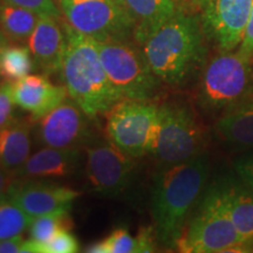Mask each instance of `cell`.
Instances as JSON below:
<instances>
[{
    "instance_id": "9",
    "label": "cell",
    "mask_w": 253,
    "mask_h": 253,
    "mask_svg": "<svg viewBox=\"0 0 253 253\" xmlns=\"http://www.w3.org/2000/svg\"><path fill=\"white\" fill-rule=\"evenodd\" d=\"M63 19L96 41H134L135 23L119 0H58Z\"/></svg>"
},
{
    "instance_id": "11",
    "label": "cell",
    "mask_w": 253,
    "mask_h": 253,
    "mask_svg": "<svg viewBox=\"0 0 253 253\" xmlns=\"http://www.w3.org/2000/svg\"><path fill=\"white\" fill-rule=\"evenodd\" d=\"M90 120L77 102L65 100L38 121L37 142L41 147L81 149L95 140Z\"/></svg>"
},
{
    "instance_id": "10",
    "label": "cell",
    "mask_w": 253,
    "mask_h": 253,
    "mask_svg": "<svg viewBox=\"0 0 253 253\" xmlns=\"http://www.w3.org/2000/svg\"><path fill=\"white\" fill-rule=\"evenodd\" d=\"M86 150L87 182L90 189L103 197H118L130 185L135 158L107 140L91 141Z\"/></svg>"
},
{
    "instance_id": "23",
    "label": "cell",
    "mask_w": 253,
    "mask_h": 253,
    "mask_svg": "<svg viewBox=\"0 0 253 253\" xmlns=\"http://www.w3.org/2000/svg\"><path fill=\"white\" fill-rule=\"evenodd\" d=\"M73 221L68 211H59L32 218L28 226L30 239L40 244H47L61 230H72Z\"/></svg>"
},
{
    "instance_id": "1",
    "label": "cell",
    "mask_w": 253,
    "mask_h": 253,
    "mask_svg": "<svg viewBox=\"0 0 253 253\" xmlns=\"http://www.w3.org/2000/svg\"><path fill=\"white\" fill-rule=\"evenodd\" d=\"M210 173L203 151L182 163L157 167L151 186L150 212L158 244L177 250L192 211L203 195Z\"/></svg>"
},
{
    "instance_id": "5",
    "label": "cell",
    "mask_w": 253,
    "mask_h": 253,
    "mask_svg": "<svg viewBox=\"0 0 253 253\" xmlns=\"http://www.w3.org/2000/svg\"><path fill=\"white\" fill-rule=\"evenodd\" d=\"M184 253L246 252V243L231 221L219 184L213 182L199 198L177 245Z\"/></svg>"
},
{
    "instance_id": "35",
    "label": "cell",
    "mask_w": 253,
    "mask_h": 253,
    "mask_svg": "<svg viewBox=\"0 0 253 253\" xmlns=\"http://www.w3.org/2000/svg\"><path fill=\"white\" fill-rule=\"evenodd\" d=\"M209 2H210V0H189L190 6H191L196 12H199V13L203 12V9L207 7Z\"/></svg>"
},
{
    "instance_id": "34",
    "label": "cell",
    "mask_w": 253,
    "mask_h": 253,
    "mask_svg": "<svg viewBox=\"0 0 253 253\" xmlns=\"http://www.w3.org/2000/svg\"><path fill=\"white\" fill-rule=\"evenodd\" d=\"M84 252H90V253H108L107 251V246L104 240H101V242H96L87 246Z\"/></svg>"
},
{
    "instance_id": "13",
    "label": "cell",
    "mask_w": 253,
    "mask_h": 253,
    "mask_svg": "<svg viewBox=\"0 0 253 253\" xmlns=\"http://www.w3.org/2000/svg\"><path fill=\"white\" fill-rule=\"evenodd\" d=\"M253 0H210L202 12L208 39L219 50H235L244 37Z\"/></svg>"
},
{
    "instance_id": "2",
    "label": "cell",
    "mask_w": 253,
    "mask_h": 253,
    "mask_svg": "<svg viewBox=\"0 0 253 253\" xmlns=\"http://www.w3.org/2000/svg\"><path fill=\"white\" fill-rule=\"evenodd\" d=\"M207 39L202 15L186 9L150 34L140 47L164 86L184 88L198 80L208 61Z\"/></svg>"
},
{
    "instance_id": "6",
    "label": "cell",
    "mask_w": 253,
    "mask_h": 253,
    "mask_svg": "<svg viewBox=\"0 0 253 253\" xmlns=\"http://www.w3.org/2000/svg\"><path fill=\"white\" fill-rule=\"evenodd\" d=\"M207 134L191 103L171 99L160 103L158 126L150 156L157 167L182 163L205 151Z\"/></svg>"
},
{
    "instance_id": "12",
    "label": "cell",
    "mask_w": 253,
    "mask_h": 253,
    "mask_svg": "<svg viewBox=\"0 0 253 253\" xmlns=\"http://www.w3.org/2000/svg\"><path fill=\"white\" fill-rule=\"evenodd\" d=\"M81 192L41 178H14L7 197L31 218L71 210Z\"/></svg>"
},
{
    "instance_id": "17",
    "label": "cell",
    "mask_w": 253,
    "mask_h": 253,
    "mask_svg": "<svg viewBox=\"0 0 253 253\" xmlns=\"http://www.w3.org/2000/svg\"><path fill=\"white\" fill-rule=\"evenodd\" d=\"M81 162L78 148L42 147L27 158L17 171L15 178H49L71 176Z\"/></svg>"
},
{
    "instance_id": "21",
    "label": "cell",
    "mask_w": 253,
    "mask_h": 253,
    "mask_svg": "<svg viewBox=\"0 0 253 253\" xmlns=\"http://www.w3.org/2000/svg\"><path fill=\"white\" fill-rule=\"evenodd\" d=\"M39 17L19 6L0 2V31L11 43L28 42Z\"/></svg>"
},
{
    "instance_id": "15",
    "label": "cell",
    "mask_w": 253,
    "mask_h": 253,
    "mask_svg": "<svg viewBox=\"0 0 253 253\" xmlns=\"http://www.w3.org/2000/svg\"><path fill=\"white\" fill-rule=\"evenodd\" d=\"M63 20L50 17H39L37 26L27 42L38 67L48 77L61 71L66 47Z\"/></svg>"
},
{
    "instance_id": "28",
    "label": "cell",
    "mask_w": 253,
    "mask_h": 253,
    "mask_svg": "<svg viewBox=\"0 0 253 253\" xmlns=\"http://www.w3.org/2000/svg\"><path fill=\"white\" fill-rule=\"evenodd\" d=\"M14 106L12 82H1L0 84V130L14 120Z\"/></svg>"
},
{
    "instance_id": "30",
    "label": "cell",
    "mask_w": 253,
    "mask_h": 253,
    "mask_svg": "<svg viewBox=\"0 0 253 253\" xmlns=\"http://www.w3.org/2000/svg\"><path fill=\"white\" fill-rule=\"evenodd\" d=\"M136 238L138 243V253H150L156 251L158 242L153 225L141 227Z\"/></svg>"
},
{
    "instance_id": "33",
    "label": "cell",
    "mask_w": 253,
    "mask_h": 253,
    "mask_svg": "<svg viewBox=\"0 0 253 253\" xmlns=\"http://www.w3.org/2000/svg\"><path fill=\"white\" fill-rule=\"evenodd\" d=\"M14 175L13 172H9L7 170H5L4 168L0 167V201L1 199L8 198V190L11 186L12 182L14 181Z\"/></svg>"
},
{
    "instance_id": "27",
    "label": "cell",
    "mask_w": 253,
    "mask_h": 253,
    "mask_svg": "<svg viewBox=\"0 0 253 253\" xmlns=\"http://www.w3.org/2000/svg\"><path fill=\"white\" fill-rule=\"evenodd\" d=\"M45 253H75L80 251L79 242L71 230H61L49 240L43 244Z\"/></svg>"
},
{
    "instance_id": "19",
    "label": "cell",
    "mask_w": 253,
    "mask_h": 253,
    "mask_svg": "<svg viewBox=\"0 0 253 253\" xmlns=\"http://www.w3.org/2000/svg\"><path fill=\"white\" fill-rule=\"evenodd\" d=\"M224 205L233 225L246 243V252L253 245V192L238 178L218 181Z\"/></svg>"
},
{
    "instance_id": "26",
    "label": "cell",
    "mask_w": 253,
    "mask_h": 253,
    "mask_svg": "<svg viewBox=\"0 0 253 253\" xmlns=\"http://www.w3.org/2000/svg\"><path fill=\"white\" fill-rule=\"evenodd\" d=\"M0 2L26 8L38 17H50L63 20L61 8L54 0H0Z\"/></svg>"
},
{
    "instance_id": "20",
    "label": "cell",
    "mask_w": 253,
    "mask_h": 253,
    "mask_svg": "<svg viewBox=\"0 0 253 253\" xmlns=\"http://www.w3.org/2000/svg\"><path fill=\"white\" fill-rule=\"evenodd\" d=\"M32 130L31 119H14L0 130V167L14 173L26 162L31 156Z\"/></svg>"
},
{
    "instance_id": "36",
    "label": "cell",
    "mask_w": 253,
    "mask_h": 253,
    "mask_svg": "<svg viewBox=\"0 0 253 253\" xmlns=\"http://www.w3.org/2000/svg\"><path fill=\"white\" fill-rule=\"evenodd\" d=\"M8 43H11V42H9V41L7 40V38H6L4 34L1 33V31H0V56H1L2 50L5 49V47L7 46Z\"/></svg>"
},
{
    "instance_id": "16",
    "label": "cell",
    "mask_w": 253,
    "mask_h": 253,
    "mask_svg": "<svg viewBox=\"0 0 253 253\" xmlns=\"http://www.w3.org/2000/svg\"><path fill=\"white\" fill-rule=\"evenodd\" d=\"M135 23L134 42L141 46L153 34L179 12L194 9L189 0H119ZM195 11V9H194Z\"/></svg>"
},
{
    "instance_id": "31",
    "label": "cell",
    "mask_w": 253,
    "mask_h": 253,
    "mask_svg": "<svg viewBox=\"0 0 253 253\" xmlns=\"http://www.w3.org/2000/svg\"><path fill=\"white\" fill-rule=\"evenodd\" d=\"M237 50L242 53L243 55L248 56L250 59H253V2L251 12H250L249 15L248 24H246L244 31V37H243L242 42H240Z\"/></svg>"
},
{
    "instance_id": "18",
    "label": "cell",
    "mask_w": 253,
    "mask_h": 253,
    "mask_svg": "<svg viewBox=\"0 0 253 253\" xmlns=\"http://www.w3.org/2000/svg\"><path fill=\"white\" fill-rule=\"evenodd\" d=\"M213 128L217 137L232 150L253 149V94L221 114Z\"/></svg>"
},
{
    "instance_id": "22",
    "label": "cell",
    "mask_w": 253,
    "mask_h": 253,
    "mask_svg": "<svg viewBox=\"0 0 253 253\" xmlns=\"http://www.w3.org/2000/svg\"><path fill=\"white\" fill-rule=\"evenodd\" d=\"M38 67L28 47L8 43L0 56V78L7 82H15L30 75Z\"/></svg>"
},
{
    "instance_id": "29",
    "label": "cell",
    "mask_w": 253,
    "mask_h": 253,
    "mask_svg": "<svg viewBox=\"0 0 253 253\" xmlns=\"http://www.w3.org/2000/svg\"><path fill=\"white\" fill-rule=\"evenodd\" d=\"M233 169L237 178L253 192V151L236 158Z\"/></svg>"
},
{
    "instance_id": "24",
    "label": "cell",
    "mask_w": 253,
    "mask_h": 253,
    "mask_svg": "<svg viewBox=\"0 0 253 253\" xmlns=\"http://www.w3.org/2000/svg\"><path fill=\"white\" fill-rule=\"evenodd\" d=\"M32 218L9 198L0 201V240L24 235Z\"/></svg>"
},
{
    "instance_id": "25",
    "label": "cell",
    "mask_w": 253,
    "mask_h": 253,
    "mask_svg": "<svg viewBox=\"0 0 253 253\" xmlns=\"http://www.w3.org/2000/svg\"><path fill=\"white\" fill-rule=\"evenodd\" d=\"M108 253H138V243L125 227H118L103 239Z\"/></svg>"
},
{
    "instance_id": "3",
    "label": "cell",
    "mask_w": 253,
    "mask_h": 253,
    "mask_svg": "<svg viewBox=\"0 0 253 253\" xmlns=\"http://www.w3.org/2000/svg\"><path fill=\"white\" fill-rule=\"evenodd\" d=\"M66 47L60 74L68 96L91 120L106 115L121 95L113 87L101 62L96 40L84 36L63 20Z\"/></svg>"
},
{
    "instance_id": "8",
    "label": "cell",
    "mask_w": 253,
    "mask_h": 253,
    "mask_svg": "<svg viewBox=\"0 0 253 253\" xmlns=\"http://www.w3.org/2000/svg\"><path fill=\"white\" fill-rule=\"evenodd\" d=\"M158 113V102L123 99L106 114L107 138L135 160L144 157L156 138Z\"/></svg>"
},
{
    "instance_id": "32",
    "label": "cell",
    "mask_w": 253,
    "mask_h": 253,
    "mask_svg": "<svg viewBox=\"0 0 253 253\" xmlns=\"http://www.w3.org/2000/svg\"><path fill=\"white\" fill-rule=\"evenodd\" d=\"M25 242L24 235L0 240V253H23Z\"/></svg>"
},
{
    "instance_id": "7",
    "label": "cell",
    "mask_w": 253,
    "mask_h": 253,
    "mask_svg": "<svg viewBox=\"0 0 253 253\" xmlns=\"http://www.w3.org/2000/svg\"><path fill=\"white\" fill-rule=\"evenodd\" d=\"M101 62L123 99L157 102L166 87L134 41H96Z\"/></svg>"
},
{
    "instance_id": "4",
    "label": "cell",
    "mask_w": 253,
    "mask_h": 253,
    "mask_svg": "<svg viewBox=\"0 0 253 253\" xmlns=\"http://www.w3.org/2000/svg\"><path fill=\"white\" fill-rule=\"evenodd\" d=\"M253 59L238 50H219L208 59L198 78L196 103L218 119L253 94Z\"/></svg>"
},
{
    "instance_id": "14",
    "label": "cell",
    "mask_w": 253,
    "mask_h": 253,
    "mask_svg": "<svg viewBox=\"0 0 253 253\" xmlns=\"http://www.w3.org/2000/svg\"><path fill=\"white\" fill-rule=\"evenodd\" d=\"M12 94L15 106L30 114L33 122L39 121L68 97L66 87L53 84L46 74H30L12 82Z\"/></svg>"
}]
</instances>
